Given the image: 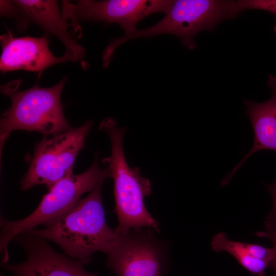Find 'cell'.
<instances>
[{"instance_id":"8992f818","label":"cell","mask_w":276,"mask_h":276,"mask_svg":"<svg viewBox=\"0 0 276 276\" xmlns=\"http://www.w3.org/2000/svg\"><path fill=\"white\" fill-rule=\"evenodd\" d=\"M168 246L150 228L131 229L118 234L106 265L117 276H163Z\"/></svg>"},{"instance_id":"6da1fadb","label":"cell","mask_w":276,"mask_h":276,"mask_svg":"<svg viewBox=\"0 0 276 276\" xmlns=\"http://www.w3.org/2000/svg\"><path fill=\"white\" fill-rule=\"evenodd\" d=\"M104 181L52 224L27 232L59 245L68 256L88 264L96 251L108 254L118 237L107 224L101 198Z\"/></svg>"},{"instance_id":"ba28073f","label":"cell","mask_w":276,"mask_h":276,"mask_svg":"<svg viewBox=\"0 0 276 276\" xmlns=\"http://www.w3.org/2000/svg\"><path fill=\"white\" fill-rule=\"evenodd\" d=\"M243 11L237 1L177 0L168 13L175 36L185 47L194 50L198 33L212 31L218 24L235 18Z\"/></svg>"},{"instance_id":"9a60e30c","label":"cell","mask_w":276,"mask_h":276,"mask_svg":"<svg viewBox=\"0 0 276 276\" xmlns=\"http://www.w3.org/2000/svg\"><path fill=\"white\" fill-rule=\"evenodd\" d=\"M256 235L259 237L268 239L272 243L274 255L269 267L276 274V226L265 221L264 230L257 232Z\"/></svg>"},{"instance_id":"277c9868","label":"cell","mask_w":276,"mask_h":276,"mask_svg":"<svg viewBox=\"0 0 276 276\" xmlns=\"http://www.w3.org/2000/svg\"><path fill=\"white\" fill-rule=\"evenodd\" d=\"M109 177L107 169L101 168L98 154L90 167L82 173L71 176L56 183L45 194L36 210L27 217L12 221L1 217L0 251L2 262L9 259V243L17 235L40 225L48 226L72 209L80 197L91 191L100 182Z\"/></svg>"},{"instance_id":"8fae6325","label":"cell","mask_w":276,"mask_h":276,"mask_svg":"<svg viewBox=\"0 0 276 276\" xmlns=\"http://www.w3.org/2000/svg\"><path fill=\"white\" fill-rule=\"evenodd\" d=\"M267 85L271 93L268 100L262 103L243 101L246 107L245 115L249 119L254 131V143L242 160L222 181V186L227 184L242 164L256 152L261 150L276 151V77L270 74Z\"/></svg>"},{"instance_id":"9c48e42d","label":"cell","mask_w":276,"mask_h":276,"mask_svg":"<svg viewBox=\"0 0 276 276\" xmlns=\"http://www.w3.org/2000/svg\"><path fill=\"white\" fill-rule=\"evenodd\" d=\"M26 254L23 262L1 266L15 276H98L86 270L78 260L55 250L47 240L29 232L14 238Z\"/></svg>"},{"instance_id":"7c38bea8","label":"cell","mask_w":276,"mask_h":276,"mask_svg":"<svg viewBox=\"0 0 276 276\" xmlns=\"http://www.w3.org/2000/svg\"><path fill=\"white\" fill-rule=\"evenodd\" d=\"M12 2L17 8V13H21L28 20L58 38L66 48L65 53L71 56L74 61L83 59L84 49L68 32L69 26L59 10L58 1L15 0Z\"/></svg>"},{"instance_id":"e0dca14e","label":"cell","mask_w":276,"mask_h":276,"mask_svg":"<svg viewBox=\"0 0 276 276\" xmlns=\"http://www.w3.org/2000/svg\"><path fill=\"white\" fill-rule=\"evenodd\" d=\"M1 276H4V275H2V274H1Z\"/></svg>"},{"instance_id":"30bf717a","label":"cell","mask_w":276,"mask_h":276,"mask_svg":"<svg viewBox=\"0 0 276 276\" xmlns=\"http://www.w3.org/2000/svg\"><path fill=\"white\" fill-rule=\"evenodd\" d=\"M2 54L0 69L6 73L22 70L40 75L49 67L73 61L68 54L56 57L50 51L46 35L41 37H14L11 31L0 37Z\"/></svg>"},{"instance_id":"3957f363","label":"cell","mask_w":276,"mask_h":276,"mask_svg":"<svg viewBox=\"0 0 276 276\" xmlns=\"http://www.w3.org/2000/svg\"><path fill=\"white\" fill-rule=\"evenodd\" d=\"M66 80L65 77L53 86L44 88L36 84L22 91L14 88V82L1 86L2 93L11 103L1 119V155L5 141L14 130L35 131L47 136L71 128L60 99Z\"/></svg>"},{"instance_id":"7a4b0ae2","label":"cell","mask_w":276,"mask_h":276,"mask_svg":"<svg viewBox=\"0 0 276 276\" xmlns=\"http://www.w3.org/2000/svg\"><path fill=\"white\" fill-rule=\"evenodd\" d=\"M99 127L107 133L111 143V155L103 163L113 181L114 212L118 219L116 232L122 234L131 229L147 227L158 233V222L147 211L144 201L151 193L150 181L141 175L137 168L128 165L124 153L125 129L118 127L109 117L105 118Z\"/></svg>"},{"instance_id":"5bb4252c","label":"cell","mask_w":276,"mask_h":276,"mask_svg":"<svg viewBox=\"0 0 276 276\" xmlns=\"http://www.w3.org/2000/svg\"><path fill=\"white\" fill-rule=\"evenodd\" d=\"M237 2L243 10L248 9L262 10L276 16V0H240ZM273 30L276 33V25L273 27Z\"/></svg>"},{"instance_id":"4fadbf2b","label":"cell","mask_w":276,"mask_h":276,"mask_svg":"<svg viewBox=\"0 0 276 276\" xmlns=\"http://www.w3.org/2000/svg\"><path fill=\"white\" fill-rule=\"evenodd\" d=\"M211 246L215 252L224 251L231 255L254 276H265L269 262L252 257L248 250L247 243L233 241L228 239L225 233L220 232L212 238Z\"/></svg>"},{"instance_id":"5b68a950","label":"cell","mask_w":276,"mask_h":276,"mask_svg":"<svg viewBox=\"0 0 276 276\" xmlns=\"http://www.w3.org/2000/svg\"><path fill=\"white\" fill-rule=\"evenodd\" d=\"M93 125L87 121L81 126L46 136L35 146L30 167L21 180V191L38 185L50 190L56 183L73 174L76 157L83 148Z\"/></svg>"},{"instance_id":"2e32d148","label":"cell","mask_w":276,"mask_h":276,"mask_svg":"<svg viewBox=\"0 0 276 276\" xmlns=\"http://www.w3.org/2000/svg\"><path fill=\"white\" fill-rule=\"evenodd\" d=\"M266 187L272 198V206L265 221L276 226V180L273 183L266 185Z\"/></svg>"},{"instance_id":"52a82bcc","label":"cell","mask_w":276,"mask_h":276,"mask_svg":"<svg viewBox=\"0 0 276 276\" xmlns=\"http://www.w3.org/2000/svg\"><path fill=\"white\" fill-rule=\"evenodd\" d=\"M174 1L167 0H107L78 1L76 4L64 1L63 16L72 21L77 29V19L89 20L115 23L125 33L136 29V24L144 17L157 12L166 14Z\"/></svg>"}]
</instances>
